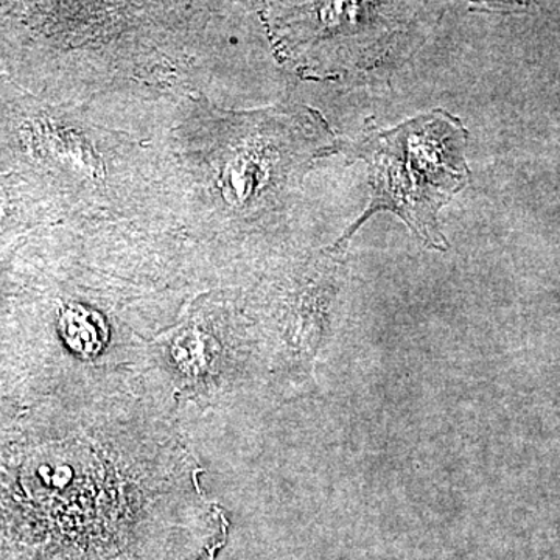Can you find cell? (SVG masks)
Segmentation results:
<instances>
[{"instance_id": "6da1fadb", "label": "cell", "mask_w": 560, "mask_h": 560, "mask_svg": "<svg viewBox=\"0 0 560 560\" xmlns=\"http://www.w3.org/2000/svg\"><path fill=\"white\" fill-rule=\"evenodd\" d=\"M467 138L463 121L445 109L420 114L390 130L372 127L352 145L353 156L370 168L371 201L338 245H346L375 213L390 212L423 245L447 249L438 219L441 209L469 186Z\"/></svg>"}, {"instance_id": "7a4b0ae2", "label": "cell", "mask_w": 560, "mask_h": 560, "mask_svg": "<svg viewBox=\"0 0 560 560\" xmlns=\"http://www.w3.org/2000/svg\"><path fill=\"white\" fill-rule=\"evenodd\" d=\"M60 326L70 348L84 355L97 353L106 341L101 316L84 308L72 307L62 313Z\"/></svg>"}]
</instances>
